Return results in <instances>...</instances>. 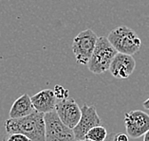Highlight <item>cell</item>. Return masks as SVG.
I'll use <instances>...</instances> for the list:
<instances>
[{
	"mask_svg": "<svg viewBox=\"0 0 149 141\" xmlns=\"http://www.w3.org/2000/svg\"><path fill=\"white\" fill-rule=\"evenodd\" d=\"M44 115L35 111L23 118L7 119L5 121L6 132L7 133H22L31 141H45Z\"/></svg>",
	"mask_w": 149,
	"mask_h": 141,
	"instance_id": "cell-1",
	"label": "cell"
},
{
	"mask_svg": "<svg viewBox=\"0 0 149 141\" xmlns=\"http://www.w3.org/2000/svg\"><path fill=\"white\" fill-rule=\"evenodd\" d=\"M108 41L119 53L133 56L141 46V40L132 28L121 26L114 28L107 36Z\"/></svg>",
	"mask_w": 149,
	"mask_h": 141,
	"instance_id": "cell-2",
	"label": "cell"
},
{
	"mask_svg": "<svg viewBox=\"0 0 149 141\" xmlns=\"http://www.w3.org/2000/svg\"><path fill=\"white\" fill-rule=\"evenodd\" d=\"M117 53V50L110 44L107 37H98L94 51L86 64L88 70L97 75L104 73L109 69L112 60Z\"/></svg>",
	"mask_w": 149,
	"mask_h": 141,
	"instance_id": "cell-3",
	"label": "cell"
},
{
	"mask_svg": "<svg viewBox=\"0 0 149 141\" xmlns=\"http://www.w3.org/2000/svg\"><path fill=\"white\" fill-rule=\"evenodd\" d=\"M45 141H76L73 129L64 124L55 110L44 115Z\"/></svg>",
	"mask_w": 149,
	"mask_h": 141,
	"instance_id": "cell-4",
	"label": "cell"
},
{
	"mask_svg": "<svg viewBox=\"0 0 149 141\" xmlns=\"http://www.w3.org/2000/svg\"><path fill=\"white\" fill-rule=\"evenodd\" d=\"M97 40V34L90 28L83 30L75 36L72 43V51L77 64L82 66L88 64L95 48Z\"/></svg>",
	"mask_w": 149,
	"mask_h": 141,
	"instance_id": "cell-5",
	"label": "cell"
},
{
	"mask_svg": "<svg viewBox=\"0 0 149 141\" xmlns=\"http://www.w3.org/2000/svg\"><path fill=\"white\" fill-rule=\"evenodd\" d=\"M126 135L131 138H139L149 131V115L141 110L129 111L125 115Z\"/></svg>",
	"mask_w": 149,
	"mask_h": 141,
	"instance_id": "cell-6",
	"label": "cell"
},
{
	"mask_svg": "<svg viewBox=\"0 0 149 141\" xmlns=\"http://www.w3.org/2000/svg\"><path fill=\"white\" fill-rule=\"evenodd\" d=\"M101 125V118L97 114L95 106L84 104L81 108V118L73 128L76 140H83L90 129Z\"/></svg>",
	"mask_w": 149,
	"mask_h": 141,
	"instance_id": "cell-7",
	"label": "cell"
},
{
	"mask_svg": "<svg viewBox=\"0 0 149 141\" xmlns=\"http://www.w3.org/2000/svg\"><path fill=\"white\" fill-rule=\"evenodd\" d=\"M55 111L62 122L70 129H73L77 125L81 118V108L70 97L56 102Z\"/></svg>",
	"mask_w": 149,
	"mask_h": 141,
	"instance_id": "cell-8",
	"label": "cell"
},
{
	"mask_svg": "<svg viewBox=\"0 0 149 141\" xmlns=\"http://www.w3.org/2000/svg\"><path fill=\"white\" fill-rule=\"evenodd\" d=\"M136 67V62L133 56L123 53H117L110 64V74L116 79H127Z\"/></svg>",
	"mask_w": 149,
	"mask_h": 141,
	"instance_id": "cell-9",
	"label": "cell"
},
{
	"mask_svg": "<svg viewBox=\"0 0 149 141\" xmlns=\"http://www.w3.org/2000/svg\"><path fill=\"white\" fill-rule=\"evenodd\" d=\"M32 105L35 111L42 114H47L49 112L55 110L56 97L52 90L44 89L37 94L31 97Z\"/></svg>",
	"mask_w": 149,
	"mask_h": 141,
	"instance_id": "cell-10",
	"label": "cell"
},
{
	"mask_svg": "<svg viewBox=\"0 0 149 141\" xmlns=\"http://www.w3.org/2000/svg\"><path fill=\"white\" fill-rule=\"evenodd\" d=\"M35 109L32 105L31 97L28 94H23L22 96L13 102L10 110V118H19L32 114Z\"/></svg>",
	"mask_w": 149,
	"mask_h": 141,
	"instance_id": "cell-11",
	"label": "cell"
},
{
	"mask_svg": "<svg viewBox=\"0 0 149 141\" xmlns=\"http://www.w3.org/2000/svg\"><path fill=\"white\" fill-rule=\"evenodd\" d=\"M107 135H108V133H107V129L103 127L102 125H98V126H95V127H93L92 129H90L89 131L86 133L85 138L91 139L93 141H104L107 139Z\"/></svg>",
	"mask_w": 149,
	"mask_h": 141,
	"instance_id": "cell-12",
	"label": "cell"
},
{
	"mask_svg": "<svg viewBox=\"0 0 149 141\" xmlns=\"http://www.w3.org/2000/svg\"><path fill=\"white\" fill-rule=\"evenodd\" d=\"M52 91L54 93V95H55L56 99H59V100L67 99V97H68V94H70L68 90L63 87L62 85H55Z\"/></svg>",
	"mask_w": 149,
	"mask_h": 141,
	"instance_id": "cell-13",
	"label": "cell"
},
{
	"mask_svg": "<svg viewBox=\"0 0 149 141\" xmlns=\"http://www.w3.org/2000/svg\"><path fill=\"white\" fill-rule=\"evenodd\" d=\"M3 141H31L30 138H28L26 135H22V133H8Z\"/></svg>",
	"mask_w": 149,
	"mask_h": 141,
	"instance_id": "cell-14",
	"label": "cell"
},
{
	"mask_svg": "<svg viewBox=\"0 0 149 141\" xmlns=\"http://www.w3.org/2000/svg\"><path fill=\"white\" fill-rule=\"evenodd\" d=\"M114 141H129V136L123 133H115Z\"/></svg>",
	"mask_w": 149,
	"mask_h": 141,
	"instance_id": "cell-15",
	"label": "cell"
},
{
	"mask_svg": "<svg viewBox=\"0 0 149 141\" xmlns=\"http://www.w3.org/2000/svg\"><path fill=\"white\" fill-rule=\"evenodd\" d=\"M114 136H115V133H111L110 135H108L107 139L104 141H114Z\"/></svg>",
	"mask_w": 149,
	"mask_h": 141,
	"instance_id": "cell-16",
	"label": "cell"
},
{
	"mask_svg": "<svg viewBox=\"0 0 149 141\" xmlns=\"http://www.w3.org/2000/svg\"><path fill=\"white\" fill-rule=\"evenodd\" d=\"M143 107H144L146 110H149V97H148V99L143 103Z\"/></svg>",
	"mask_w": 149,
	"mask_h": 141,
	"instance_id": "cell-17",
	"label": "cell"
},
{
	"mask_svg": "<svg viewBox=\"0 0 149 141\" xmlns=\"http://www.w3.org/2000/svg\"><path fill=\"white\" fill-rule=\"evenodd\" d=\"M143 141H149V131H147L143 135Z\"/></svg>",
	"mask_w": 149,
	"mask_h": 141,
	"instance_id": "cell-18",
	"label": "cell"
},
{
	"mask_svg": "<svg viewBox=\"0 0 149 141\" xmlns=\"http://www.w3.org/2000/svg\"><path fill=\"white\" fill-rule=\"evenodd\" d=\"M83 141H93L91 139H88V138H85V139H83Z\"/></svg>",
	"mask_w": 149,
	"mask_h": 141,
	"instance_id": "cell-19",
	"label": "cell"
},
{
	"mask_svg": "<svg viewBox=\"0 0 149 141\" xmlns=\"http://www.w3.org/2000/svg\"><path fill=\"white\" fill-rule=\"evenodd\" d=\"M76 141H83V140H76Z\"/></svg>",
	"mask_w": 149,
	"mask_h": 141,
	"instance_id": "cell-20",
	"label": "cell"
}]
</instances>
